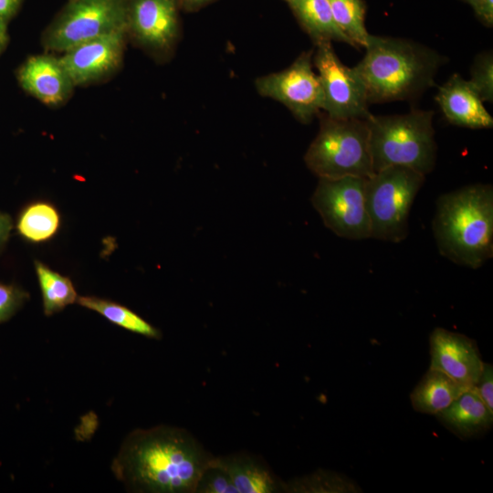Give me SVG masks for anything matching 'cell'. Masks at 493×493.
<instances>
[{
	"label": "cell",
	"mask_w": 493,
	"mask_h": 493,
	"mask_svg": "<svg viewBox=\"0 0 493 493\" xmlns=\"http://www.w3.org/2000/svg\"><path fill=\"white\" fill-rule=\"evenodd\" d=\"M213 458L187 430L158 425L131 432L111 470L129 491L195 493Z\"/></svg>",
	"instance_id": "6da1fadb"
},
{
	"label": "cell",
	"mask_w": 493,
	"mask_h": 493,
	"mask_svg": "<svg viewBox=\"0 0 493 493\" xmlns=\"http://www.w3.org/2000/svg\"><path fill=\"white\" fill-rule=\"evenodd\" d=\"M365 55L353 67L370 103L410 100L432 87L444 58L417 42L370 35Z\"/></svg>",
	"instance_id": "7a4b0ae2"
},
{
	"label": "cell",
	"mask_w": 493,
	"mask_h": 493,
	"mask_svg": "<svg viewBox=\"0 0 493 493\" xmlns=\"http://www.w3.org/2000/svg\"><path fill=\"white\" fill-rule=\"evenodd\" d=\"M432 230L439 253L477 269L493 257V186L476 184L440 195Z\"/></svg>",
	"instance_id": "3957f363"
},
{
	"label": "cell",
	"mask_w": 493,
	"mask_h": 493,
	"mask_svg": "<svg viewBox=\"0 0 493 493\" xmlns=\"http://www.w3.org/2000/svg\"><path fill=\"white\" fill-rule=\"evenodd\" d=\"M431 110L375 116L367 119L373 171L404 166L424 175L430 173L436 160V143Z\"/></svg>",
	"instance_id": "277c9868"
},
{
	"label": "cell",
	"mask_w": 493,
	"mask_h": 493,
	"mask_svg": "<svg viewBox=\"0 0 493 493\" xmlns=\"http://www.w3.org/2000/svg\"><path fill=\"white\" fill-rule=\"evenodd\" d=\"M304 161L319 178H369L374 171L367 119L320 115V131L308 148Z\"/></svg>",
	"instance_id": "5b68a950"
},
{
	"label": "cell",
	"mask_w": 493,
	"mask_h": 493,
	"mask_svg": "<svg viewBox=\"0 0 493 493\" xmlns=\"http://www.w3.org/2000/svg\"><path fill=\"white\" fill-rule=\"evenodd\" d=\"M425 175L408 167L389 166L366 179L371 238L400 243L409 233V214Z\"/></svg>",
	"instance_id": "8992f818"
},
{
	"label": "cell",
	"mask_w": 493,
	"mask_h": 493,
	"mask_svg": "<svg viewBox=\"0 0 493 493\" xmlns=\"http://www.w3.org/2000/svg\"><path fill=\"white\" fill-rule=\"evenodd\" d=\"M127 0H69L45 30L47 51L63 53L83 42L126 29Z\"/></svg>",
	"instance_id": "52a82bcc"
},
{
	"label": "cell",
	"mask_w": 493,
	"mask_h": 493,
	"mask_svg": "<svg viewBox=\"0 0 493 493\" xmlns=\"http://www.w3.org/2000/svg\"><path fill=\"white\" fill-rule=\"evenodd\" d=\"M366 179L358 176L319 178L311 204L325 226L340 237L351 240L371 238Z\"/></svg>",
	"instance_id": "ba28073f"
},
{
	"label": "cell",
	"mask_w": 493,
	"mask_h": 493,
	"mask_svg": "<svg viewBox=\"0 0 493 493\" xmlns=\"http://www.w3.org/2000/svg\"><path fill=\"white\" fill-rule=\"evenodd\" d=\"M312 51L300 54L287 68L259 77L257 92L285 105L295 118L309 122L323 109L324 96L318 74L313 70Z\"/></svg>",
	"instance_id": "9c48e42d"
},
{
	"label": "cell",
	"mask_w": 493,
	"mask_h": 493,
	"mask_svg": "<svg viewBox=\"0 0 493 493\" xmlns=\"http://www.w3.org/2000/svg\"><path fill=\"white\" fill-rule=\"evenodd\" d=\"M312 64L318 70L324 96L323 110L336 119H368L372 113L364 85L354 68L344 65L331 42L316 44Z\"/></svg>",
	"instance_id": "30bf717a"
},
{
	"label": "cell",
	"mask_w": 493,
	"mask_h": 493,
	"mask_svg": "<svg viewBox=\"0 0 493 493\" xmlns=\"http://www.w3.org/2000/svg\"><path fill=\"white\" fill-rule=\"evenodd\" d=\"M179 0H127V35L151 54L167 55L179 36Z\"/></svg>",
	"instance_id": "8fae6325"
},
{
	"label": "cell",
	"mask_w": 493,
	"mask_h": 493,
	"mask_svg": "<svg viewBox=\"0 0 493 493\" xmlns=\"http://www.w3.org/2000/svg\"><path fill=\"white\" fill-rule=\"evenodd\" d=\"M127 30L121 29L79 44L59 60L75 87L97 82L112 74L122 62Z\"/></svg>",
	"instance_id": "7c38bea8"
},
{
	"label": "cell",
	"mask_w": 493,
	"mask_h": 493,
	"mask_svg": "<svg viewBox=\"0 0 493 493\" xmlns=\"http://www.w3.org/2000/svg\"><path fill=\"white\" fill-rule=\"evenodd\" d=\"M429 346L430 369L438 370L468 387L476 384L484 362L475 340L437 327L430 334Z\"/></svg>",
	"instance_id": "4fadbf2b"
},
{
	"label": "cell",
	"mask_w": 493,
	"mask_h": 493,
	"mask_svg": "<svg viewBox=\"0 0 493 493\" xmlns=\"http://www.w3.org/2000/svg\"><path fill=\"white\" fill-rule=\"evenodd\" d=\"M17 79L24 90L47 106L65 103L75 88L59 57L50 54L28 58L19 68Z\"/></svg>",
	"instance_id": "5bb4252c"
},
{
	"label": "cell",
	"mask_w": 493,
	"mask_h": 493,
	"mask_svg": "<svg viewBox=\"0 0 493 493\" xmlns=\"http://www.w3.org/2000/svg\"><path fill=\"white\" fill-rule=\"evenodd\" d=\"M435 100L446 120L454 125L469 129H490L493 118L469 80L454 74L439 87Z\"/></svg>",
	"instance_id": "9a60e30c"
},
{
	"label": "cell",
	"mask_w": 493,
	"mask_h": 493,
	"mask_svg": "<svg viewBox=\"0 0 493 493\" xmlns=\"http://www.w3.org/2000/svg\"><path fill=\"white\" fill-rule=\"evenodd\" d=\"M211 466L226 472L238 493H273L284 491V483L270 468L255 456L234 454L214 456Z\"/></svg>",
	"instance_id": "2e32d148"
},
{
	"label": "cell",
	"mask_w": 493,
	"mask_h": 493,
	"mask_svg": "<svg viewBox=\"0 0 493 493\" xmlns=\"http://www.w3.org/2000/svg\"><path fill=\"white\" fill-rule=\"evenodd\" d=\"M435 416L461 439L481 435L493 425V412L488 408L473 387L465 391Z\"/></svg>",
	"instance_id": "e0dca14e"
},
{
	"label": "cell",
	"mask_w": 493,
	"mask_h": 493,
	"mask_svg": "<svg viewBox=\"0 0 493 493\" xmlns=\"http://www.w3.org/2000/svg\"><path fill=\"white\" fill-rule=\"evenodd\" d=\"M469 388L446 373L429 368L411 392L410 401L414 411L435 415Z\"/></svg>",
	"instance_id": "ac0fdd59"
},
{
	"label": "cell",
	"mask_w": 493,
	"mask_h": 493,
	"mask_svg": "<svg viewBox=\"0 0 493 493\" xmlns=\"http://www.w3.org/2000/svg\"><path fill=\"white\" fill-rule=\"evenodd\" d=\"M288 4L315 45L337 41L351 46L335 22L329 0H290Z\"/></svg>",
	"instance_id": "d6986e66"
},
{
	"label": "cell",
	"mask_w": 493,
	"mask_h": 493,
	"mask_svg": "<svg viewBox=\"0 0 493 493\" xmlns=\"http://www.w3.org/2000/svg\"><path fill=\"white\" fill-rule=\"evenodd\" d=\"M60 215L50 203L32 202L18 215L17 233L31 243H43L53 238L60 227Z\"/></svg>",
	"instance_id": "ffe728a7"
},
{
	"label": "cell",
	"mask_w": 493,
	"mask_h": 493,
	"mask_svg": "<svg viewBox=\"0 0 493 493\" xmlns=\"http://www.w3.org/2000/svg\"><path fill=\"white\" fill-rule=\"evenodd\" d=\"M77 303L103 316L111 323L151 339H161V331L127 307L94 296L78 297Z\"/></svg>",
	"instance_id": "44dd1931"
},
{
	"label": "cell",
	"mask_w": 493,
	"mask_h": 493,
	"mask_svg": "<svg viewBox=\"0 0 493 493\" xmlns=\"http://www.w3.org/2000/svg\"><path fill=\"white\" fill-rule=\"evenodd\" d=\"M43 309L46 316L63 310L68 305L77 302L78 294L72 281L40 261H35Z\"/></svg>",
	"instance_id": "7402d4cb"
},
{
	"label": "cell",
	"mask_w": 493,
	"mask_h": 493,
	"mask_svg": "<svg viewBox=\"0 0 493 493\" xmlns=\"http://www.w3.org/2000/svg\"><path fill=\"white\" fill-rule=\"evenodd\" d=\"M334 20L353 47H365L371 34L365 26L363 0H329Z\"/></svg>",
	"instance_id": "603a6c76"
},
{
	"label": "cell",
	"mask_w": 493,
	"mask_h": 493,
	"mask_svg": "<svg viewBox=\"0 0 493 493\" xmlns=\"http://www.w3.org/2000/svg\"><path fill=\"white\" fill-rule=\"evenodd\" d=\"M284 491L298 493L362 492L359 485L345 475L323 469L284 483Z\"/></svg>",
	"instance_id": "cb8c5ba5"
},
{
	"label": "cell",
	"mask_w": 493,
	"mask_h": 493,
	"mask_svg": "<svg viewBox=\"0 0 493 493\" xmlns=\"http://www.w3.org/2000/svg\"><path fill=\"white\" fill-rule=\"evenodd\" d=\"M469 82L483 101L493 100V56L483 52L477 56L471 68Z\"/></svg>",
	"instance_id": "d4e9b609"
},
{
	"label": "cell",
	"mask_w": 493,
	"mask_h": 493,
	"mask_svg": "<svg viewBox=\"0 0 493 493\" xmlns=\"http://www.w3.org/2000/svg\"><path fill=\"white\" fill-rule=\"evenodd\" d=\"M195 493H238L228 475L210 466L203 474Z\"/></svg>",
	"instance_id": "484cf974"
},
{
	"label": "cell",
	"mask_w": 493,
	"mask_h": 493,
	"mask_svg": "<svg viewBox=\"0 0 493 493\" xmlns=\"http://www.w3.org/2000/svg\"><path fill=\"white\" fill-rule=\"evenodd\" d=\"M28 298V293L20 287L0 282V323L9 320Z\"/></svg>",
	"instance_id": "4316f807"
},
{
	"label": "cell",
	"mask_w": 493,
	"mask_h": 493,
	"mask_svg": "<svg viewBox=\"0 0 493 493\" xmlns=\"http://www.w3.org/2000/svg\"><path fill=\"white\" fill-rule=\"evenodd\" d=\"M473 388L488 408L493 412V366L491 363L484 362L481 374Z\"/></svg>",
	"instance_id": "83f0119b"
},
{
	"label": "cell",
	"mask_w": 493,
	"mask_h": 493,
	"mask_svg": "<svg viewBox=\"0 0 493 493\" xmlns=\"http://www.w3.org/2000/svg\"><path fill=\"white\" fill-rule=\"evenodd\" d=\"M22 0H0V26L6 29L10 19L17 12Z\"/></svg>",
	"instance_id": "f1b7e54d"
},
{
	"label": "cell",
	"mask_w": 493,
	"mask_h": 493,
	"mask_svg": "<svg viewBox=\"0 0 493 493\" xmlns=\"http://www.w3.org/2000/svg\"><path fill=\"white\" fill-rule=\"evenodd\" d=\"M477 16L488 26L493 24V0H481L473 7Z\"/></svg>",
	"instance_id": "f546056e"
},
{
	"label": "cell",
	"mask_w": 493,
	"mask_h": 493,
	"mask_svg": "<svg viewBox=\"0 0 493 493\" xmlns=\"http://www.w3.org/2000/svg\"><path fill=\"white\" fill-rule=\"evenodd\" d=\"M13 223L11 216L5 213L0 212V252L7 242Z\"/></svg>",
	"instance_id": "4dcf8cb0"
},
{
	"label": "cell",
	"mask_w": 493,
	"mask_h": 493,
	"mask_svg": "<svg viewBox=\"0 0 493 493\" xmlns=\"http://www.w3.org/2000/svg\"><path fill=\"white\" fill-rule=\"evenodd\" d=\"M180 6H182L185 11L193 12L197 11L200 8L204 7L213 0H179Z\"/></svg>",
	"instance_id": "1f68e13d"
},
{
	"label": "cell",
	"mask_w": 493,
	"mask_h": 493,
	"mask_svg": "<svg viewBox=\"0 0 493 493\" xmlns=\"http://www.w3.org/2000/svg\"><path fill=\"white\" fill-rule=\"evenodd\" d=\"M7 41L6 29L0 26V52L3 50Z\"/></svg>",
	"instance_id": "d6a6232c"
},
{
	"label": "cell",
	"mask_w": 493,
	"mask_h": 493,
	"mask_svg": "<svg viewBox=\"0 0 493 493\" xmlns=\"http://www.w3.org/2000/svg\"><path fill=\"white\" fill-rule=\"evenodd\" d=\"M468 4H470L473 7L476 6L481 0H465Z\"/></svg>",
	"instance_id": "836d02e7"
},
{
	"label": "cell",
	"mask_w": 493,
	"mask_h": 493,
	"mask_svg": "<svg viewBox=\"0 0 493 493\" xmlns=\"http://www.w3.org/2000/svg\"><path fill=\"white\" fill-rule=\"evenodd\" d=\"M287 3H288L290 0H285Z\"/></svg>",
	"instance_id": "e575fe53"
}]
</instances>
